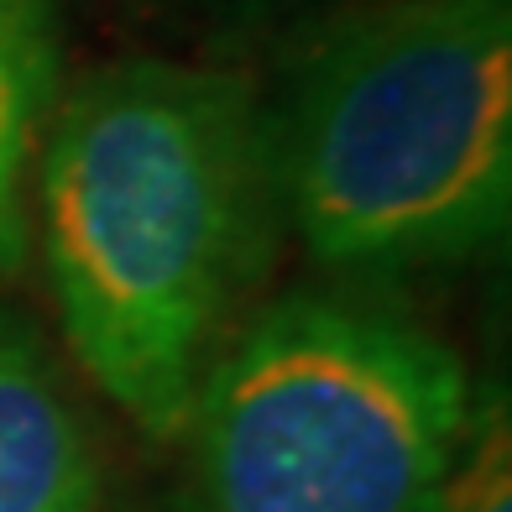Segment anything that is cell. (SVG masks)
Instances as JSON below:
<instances>
[{
  "label": "cell",
  "instance_id": "cell-1",
  "mask_svg": "<svg viewBox=\"0 0 512 512\" xmlns=\"http://www.w3.org/2000/svg\"><path fill=\"white\" fill-rule=\"evenodd\" d=\"M267 136L225 68L126 58L53 110L37 236L84 377L178 439L256 251Z\"/></svg>",
  "mask_w": 512,
  "mask_h": 512
},
{
  "label": "cell",
  "instance_id": "cell-6",
  "mask_svg": "<svg viewBox=\"0 0 512 512\" xmlns=\"http://www.w3.org/2000/svg\"><path fill=\"white\" fill-rule=\"evenodd\" d=\"M434 512H512V434L502 387L476 392L471 429H465L455 471L434 497Z\"/></svg>",
  "mask_w": 512,
  "mask_h": 512
},
{
  "label": "cell",
  "instance_id": "cell-5",
  "mask_svg": "<svg viewBox=\"0 0 512 512\" xmlns=\"http://www.w3.org/2000/svg\"><path fill=\"white\" fill-rule=\"evenodd\" d=\"M58 89L53 16L0 27V277L27 251V173Z\"/></svg>",
  "mask_w": 512,
  "mask_h": 512
},
{
  "label": "cell",
  "instance_id": "cell-3",
  "mask_svg": "<svg viewBox=\"0 0 512 512\" xmlns=\"http://www.w3.org/2000/svg\"><path fill=\"white\" fill-rule=\"evenodd\" d=\"M455 345L361 293H293L194 398L199 512H434L471 429Z\"/></svg>",
  "mask_w": 512,
  "mask_h": 512
},
{
  "label": "cell",
  "instance_id": "cell-2",
  "mask_svg": "<svg viewBox=\"0 0 512 512\" xmlns=\"http://www.w3.org/2000/svg\"><path fill=\"white\" fill-rule=\"evenodd\" d=\"M267 157L335 277L486 256L512 215V0H387L340 21Z\"/></svg>",
  "mask_w": 512,
  "mask_h": 512
},
{
  "label": "cell",
  "instance_id": "cell-4",
  "mask_svg": "<svg viewBox=\"0 0 512 512\" xmlns=\"http://www.w3.org/2000/svg\"><path fill=\"white\" fill-rule=\"evenodd\" d=\"M0 512H100V455L58 366L0 314Z\"/></svg>",
  "mask_w": 512,
  "mask_h": 512
},
{
  "label": "cell",
  "instance_id": "cell-7",
  "mask_svg": "<svg viewBox=\"0 0 512 512\" xmlns=\"http://www.w3.org/2000/svg\"><path fill=\"white\" fill-rule=\"evenodd\" d=\"M27 16H53V0H0V27L27 21Z\"/></svg>",
  "mask_w": 512,
  "mask_h": 512
}]
</instances>
